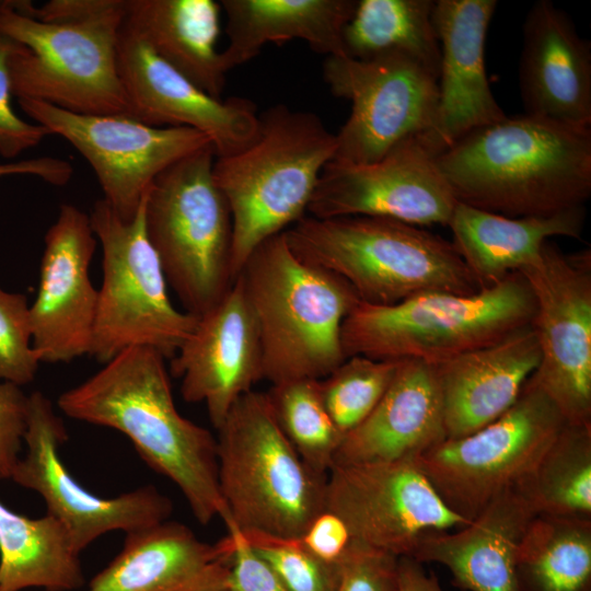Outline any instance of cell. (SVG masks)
<instances>
[{
	"instance_id": "836d02e7",
	"label": "cell",
	"mask_w": 591,
	"mask_h": 591,
	"mask_svg": "<svg viewBox=\"0 0 591 591\" xmlns=\"http://www.w3.org/2000/svg\"><path fill=\"white\" fill-rule=\"evenodd\" d=\"M266 393L281 431L297 453L315 473L327 475L344 437L324 405L318 380L286 381Z\"/></svg>"
},
{
	"instance_id": "277c9868",
	"label": "cell",
	"mask_w": 591,
	"mask_h": 591,
	"mask_svg": "<svg viewBox=\"0 0 591 591\" xmlns=\"http://www.w3.org/2000/svg\"><path fill=\"white\" fill-rule=\"evenodd\" d=\"M303 262L346 281L360 302L392 305L427 292L478 287L452 242L406 222L368 216H304L283 231Z\"/></svg>"
},
{
	"instance_id": "8992f818",
	"label": "cell",
	"mask_w": 591,
	"mask_h": 591,
	"mask_svg": "<svg viewBox=\"0 0 591 591\" xmlns=\"http://www.w3.org/2000/svg\"><path fill=\"white\" fill-rule=\"evenodd\" d=\"M534 313L531 288L515 271L471 294L427 292L392 305L359 302L343 323L341 344L346 358L436 366L531 326Z\"/></svg>"
},
{
	"instance_id": "74e56055",
	"label": "cell",
	"mask_w": 591,
	"mask_h": 591,
	"mask_svg": "<svg viewBox=\"0 0 591 591\" xmlns=\"http://www.w3.org/2000/svg\"><path fill=\"white\" fill-rule=\"evenodd\" d=\"M398 557L355 542L340 564L336 591H397Z\"/></svg>"
},
{
	"instance_id": "f35d334b",
	"label": "cell",
	"mask_w": 591,
	"mask_h": 591,
	"mask_svg": "<svg viewBox=\"0 0 591 591\" xmlns=\"http://www.w3.org/2000/svg\"><path fill=\"white\" fill-rule=\"evenodd\" d=\"M12 48L13 42L0 35V155L4 159H13L53 135L44 126L22 119L11 106L8 59Z\"/></svg>"
},
{
	"instance_id": "4fadbf2b",
	"label": "cell",
	"mask_w": 591,
	"mask_h": 591,
	"mask_svg": "<svg viewBox=\"0 0 591 591\" xmlns=\"http://www.w3.org/2000/svg\"><path fill=\"white\" fill-rule=\"evenodd\" d=\"M323 78L333 95L351 102L349 117L335 134L334 162H375L402 141L425 134L434 120L438 76L407 57L328 56Z\"/></svg>"
},
{
	"instance_id": "7a4b0ae2",
	"label": "cell",
	"mask_w": 591,
	"mask_h": 591,
	"mask_svg": "<svg viewBox=\"0 0 591 591\" xmlns=\"http://www.w3.org/2000/svg\"><path fill=\"white\" fill-rule=\"evenodd\" d=\"M456 201L507 217L586 206L591 126L528 114L476 128L437 157Z\"/></svg>"
},
{
	"instance_id": "603a6c76",
	"label": "cell",
	"mask_w": 591,
	"mask_h": 591,
	"mask_svg": "<svg viewBox=\"0 0 591 591\" xmlns=\"http://www.w3.org/2000/svg\"><path fill=\"white\" fill-rule=\"evenodd\" d=\"M519 85L528 115L591 126V46L549 0L526 13Z\"/></svg>"
},
{
	"instance_id": "ee69618b",
	"label": "cell",
	"mask_w": 591,
	"mask_h": 591,
	"mask_svg": "<svg viewBox=\"0 0 591 591\" xmlns=\"http://www.w3.org/2000/svg\"><path fill=\"white\" fill-rule=\"evenodd\" d=\"M73 174L71 164L62 159L39 157L16 162L0 163V177L32 175L55 186L66 185Z\"/></svg>"
},
{
	"instance_id": "4dcf8cb0",
	"label": "cell",
	"mask_w": 591,
	"mask_h": 591,
	"mask_svg": "<svg viewBox=\"0 0 591 591\" xmlns=\"http://www.w3.org/2000/svg\"><path fill=\"white\" fill-rule=\"evenodd\" d=\"M432 0H359L344 28L345 55L370 60L401 55L439 77L440 44Z\"/></svg>"
},
{
	"instance_id": "d590c367",
	"label": "cell",
	"mask_w": 591,
	"mask_h": 591,
	"mask_svg": "<svg viewBox=\"0 0 591 591\" xmlns=\"http://www.w3.org/2000/svg\"><path fill=\"white\" fill-rule=\"evenodd\" d=\"M244 541L278 576L287 591H336L340 565L325 563L302 548L296 538L241 532Z\"/></svg>"
},
{
	"instance_id": "ffe728a7",
	"label": "cell",
	"mask_w": 591,
	"mask_h": 591,
	"mask_svg": "<svg viewBox=\"0 0 591 591\" xmlns=\"http://www.w3.org/2000/svg\"><path fill=\"white\" fill-rule=\"evenodd\" d=\"M187 403L205 404L218 430L235 402L263 379L256 322L236 277L224 297L197 323L171 359Z\"/></svg>"
},
{
	"instance_id": "5b68a950",
	"label": "cell",
	"mask_w": 591,
	"mask_h": 591,
	"mask_svg": "<svg viewBox=\"0 0 591 591\" xmlns=\"http://www.w3.org/2000/svg\"><path fill=\"white\" fill-rule=\"evenodd\" d=\"M256 138L241 151L216 157L215 184L232 219L233 279L254 250L304 216L336 137L314 113L277 104L258 115Z\"/></svg>"
},
{
	"instance_id": "1f68e13d",
	"label": "cell",
	"mask_w": 591,
	"mask_h": 591,
	"mask_svg": "<svg viewBox=\"0 0 591 591\" xmlns=\"http://www.w3.org/2000/svg\"><path fill=\"white\" fill-rule=\"evenodd\" d=\"M519 591H591V519L536 514L517 551Z\"/></svg>"
},
{
	"instance_id": "52a82bcc",
	"label": "cell",
	"mask_w": 591,
	"mask_h": 591,
	"mask_svg": "<svg viewBox=\"0 0 591 591\" xmlns=\"http://www.w3.org/2000/svg\"><path fill=\"white\" fill-rule=\"evenodd\" d=\"M218 482L227 529L299 537L325 510L327 475L310 468L281 431L266 392L250 391L218 429Z\"/></svg>"
},
{
	"instance_id": "d4e9b609",
	"label": "cell",
	"mask_w": 591,
	"mask_h": 591,
	"mask_svg": "<svg viewBox=\"0 0 591 591\" xmlns=\"http://www.w3.org/2000/svg\"><path fill=\"white\" fill-rule=\"evenodd\" d=\"M541 351L532 326L439 364L447 439L465 437L505 414L536 371Z\"/></svg>"
},
{
	"instance_id": "7bdbcfd3",
	"label": "cell",
	"mask_w": 591,
	"mask_h": 591,
	"mask_svg": "<svg viewBox=\"0 0 591 591\" xmlns=\"http://www.w3.org/2000/svg\"><path fill=\"white\" fill-rule=\"evenodd\" d=\"M125 0H51L40 8L28 1H14V9L46 23L89 20L120 8Z\"/></svg>"
},
{
	"instance_id": "f1b7e54d",
	"label": "cell",
	"mask_w": 591,
	"mask_h": 591,
	"mask_svg": "<svg viewBox=\"0 0 591 591\" xmlns=\"http://www.w3.org/2000/svg\"><path fill=\"white\" fill-rule=\"evenodd\" d=\"M220 12L212 0H128L126 22L162 60L221 99L228 70L217 49Z\"/></svg>"
},
{
	"instance_id": "9a60e30c",
	"label": "cell",
	"mask_w": 591,
	"mask_h": 591,
	"mask_svg": "<svg viewBox=\"0 0 591 591\" xmlns=\"http://www.w3.org/2000/svg\"><path fill=\"white\" fill-rule=\"evenodd\" d=\"M66 439L65 425L51 401L33 392L28 395L26 452L10 479L42 496L47 513L62 523L79 553L111 531L128 533L169 520L173 503L153 486L111 498L84 488L60 460L59 448Z\"/></svg>"
},
{
	"instance_id": "e0dca14e",
	"label": "cell",
	"mask_w": 591,
	"mask_h": 591,
	"mask_svg": "<svg viewBox=\"0 0 591 591\" xmlns=\"http://www.w3.org/2000/svg\"><path fill=\"white\" fill-rule=\"evenodd\" d=\"M456 199L434 154L418 136L368 164L331 161L308 206L309 216H368L413 225H448Z\"/></svg>"
},
{
	"instance_id": "ab89813d",
	"label": "cell",
	"mask_w": 591,
	"mask_h": 591,
	"mask_svg": "<svg viewBox=\"0 0 591 591\" xmlns=\"http://www.w3.org/2000/svg\"><path fill=\"white\" fill-rule=\"evenodd\" d=\"M28 395L0 380V480L10 479L27 428Z\"/></svg>"
},
{
	"instance_id": "6da1fadb",
	"label": "cell",
	"mask_w": 591,
	"mask_h": 591,
	"mask_svg": "<svg viewBox=\"0 0 591 591\" xmlns=\"http://www.w3.org/2000/svg\"><path fill=\"white\" fill-rule=\"evenodd\" d=\"M164 361L154 349L129 347L63 392L58 407L70 418L124 433L152 470L178 487L200 524L216 517L227 524L217 439L179 414Z\"/></svg>"
},
{
	"instance_id": "8d00e7d4",
	"label": "cell",
	"mask_w": 591,
	"mask_h": 591,
	"mask_svg": "<svg viewBox=\"0 0 591 591\" xmlns=\"http://www.w3.org/2000/svg\"><path fill=\"white\" fill-rule=\"evenodd\" d=\"M39 363L32 347L26 296L0 287V380L25 385L34 380Z\"/></svg>"
},
{
	"instance_id": "30bf717a",
	"label": "cell",
	"mask_w": 591,
	"mask_h": 591,
	"mask_svg": "<svg viewBox=\"0 0 591 591\" xmlns=\"http://www.w3.org/2000/svg\"><path fill=\"white\" fill-rule=\"evenodd\" d=\"M146 196L130 221L120 219L104 199L94 204L89 216L103 251L90 356L102 363L135 346L172 359L197 323L196 316L177 310L170 300L147 235Z\"/></svg>"
},
{
	"instance_id": "e575fe53",
	"label": "cell",
	"mask_w": 591,
	"mask_h": 591,
	"mask_svg": "<svg viewBox=\"0 0 591 591\" xmlns=\"http://www.w3.org/2000/svg\"><path fill=\"white\" fill-rule=\"evenodd\" d=\"M397 366L398 361L350 356L318 380L324 405L343 437L373 412L390 386Z\"/></svg>"
},
{
	"instance_id": "44dd1931",
	"label": "cell",
	"mask_w": 591,
	"mask_h": 591,
	"mask_svg": "<svg viewBox=\"0 0 591 591\" xmlns=\"http://www.w3.org/2000/svg\"><path fill=\"white\" fill-rule=\"evenodd\" d=\"M496 8V0L434 1L439 99L431 127L418 138L437 157L472 130L506 116L485 67L486 35Z\"/></svg>"
},
{
	"instance_id": "5bb4252c",
	"label": "cell",
	"mask_w": 591,
	"mask_h": 591,
	"mask_svg": "<svg viewBox=\"0 0 591 591\" xmlns=\"http://www.w3.org/2000/svg\"><path fill=\"white\" fill-rule=\"evenodd\" d=\"M22 111L66 139L89 162L104 200L123 220H132L154 179L187 155L212 146L187 127H154L128 115H83L30 99Z\"/></svg>"
},
{
	"instance_id": "2e32d148",
	"label": "cell",
	"mask_w": 591,
	"mask_h": 591,
	"mask_svg": "<svg viewBox=\"0 0 591 591\" xmlns=\"http://www.w3.org/2000/svg\"><path fill=\"white\" fill-rule=\"evenodd\" d=\"M325 509L343 519L357 543L396 557H410L428 534L470 522L443 502L410 461L334 465Z\"/></svg>"
},
{
	"instance_id": "8fae6325",
	"label": "cell",
	"mask_w": 591,
	"mask_h": 591,
	"mask_svg": "<svg viewBox=\"0 0 591 591\" xmlns=\"http://www.w3.org/2000/svg\"><path fill=\"white\" fill-rule=\"evenodd\" d=\"M567 424L531 375L505 414L465 437L445 439L415 463L443 502L471 521L530 473Z\"/></svg>"
},
{
	"instance_id": "60d3db41",
	"label": "cell",
	"mask_w": 591,
	"mask_h": 591,
	"mask_svg": "<svg viewBox=\"0 0 591 591\" xmlns=\"http://www.w3.org/2000/svg\"><path fill=\"white\" fill-rule=\"evenodd\" d=\"M296 541L306 552L333 565H340L356 542L343 519L327 509Z\"/></svg>"
},
{
	"instance_id": "3957f363",
	"label": "cell",
	"mask_w": 591,
	"mask_h": 591,
	"mask_svg": "<svg viewBox=\"0 0 591 591\" xmlns=\"http://www.w3.org/2000/svg\"><path fill=\"white\" fill-rule=\"evenodd\" d=\"M236 277L256 322L263 379L321 380L346 360L341 327L360 301L341 278L301 260L283 232L260 243Z\"/></svg>"
},
{
	"instance_id": "484cf974",
	"label": "cell",
	"mask_w": 591,
	"mask_h": 591,
	"mask_svg": "<svg viewBox=\"0 0 591 591\" xmlns=\"http://www.w3.org/2000/svg\"><path fill=\"white\" fill-rule=\"evenodd\" d=\"M536 513L515 487L498 495L463 528L422 537L413 555L444 566L468 591H519L515 557Z\"/></svg>"
},
{
	"instance_id": "7402d4cb",
	"label": "cell",
	"mask_w": 591,
	"mask_h": 591,
	"mask_svg": "<svg viewBox=\"0 0 591 591\" xmlns=\"http://www.w3.org/2000/svg\"><path fill=\"white\" fill-rule=\"evenodd\" d=\"M234 542L199 540L175 521L126 533L121 551L86 591H228Z\"/></svg>"
},
{
	"instance_id": "7c38bea8",
	"label": "cell",
	"mask_w": 591,
	"mask_h": 591,
	"mask_svg": "<svg viewBox=\"0 0 591 591\" xmlns=\"http://www.w3.org/2000/svg\"><path fill=\"white\" fill-rule=\"evenodd\" d=\"M519 273L535 301L532 376L568 424H591V251L565 253L548 240Z\"/></svg>"
},
{
	"instance_id": "9c48e42d",
	"label": "cell",
	"mask_w": 591,
	"mask_h": 591,
	"mask_svg": "<svg viewBox=\"0 0 591 591\" xmlns=\"http://www.w3.org/2000/svg\"><path fill=\"white\" fill-rule=\"evenodd\" d=\"M215 150L207 146L177 161L152 183L144 219L167 285L185 312L199 317L229 291L232 219L212 176Z\"/></svg>"
},
{
	"instance_id": "d6986e66",
	"label": "cell",
	"mask_w": 591,
	"mask_h": 591,
	"mask_svg": "<svg viewBox=\"0 0 591 591\" xmlns=\"http://www.w3.org/2000/svg\"><path fill=\"white\" fill-rule=\"evenodd\" d=\"M39 285L30 305L32 347L40 362L90 355L99 290L90 279L97 239L90 217L63 204L45 234Z\"/></svg>"
},
{
	"instance_id": "ba28073f",
	"label": "cell",
	"mask_w": 591,
	"mask_h": 591,
	"mask_svg": "<svg viewBox=\"0 0 591 591\" xmlns=\"http://www.w3.org/2000/svg\"><path fill=\"white\" fill-rule=\"evenodd\" d=\"M2 1L0 35L13 42L8 69L12 95L83 115H128L117 68L119 32L128 0L108 13L46 23Z\"/></svg>"
},
{
	"instance_id": "ac0fdd59",
	"label": "cell",
	"mask_w": 591,
	"mask_h": 591,
	"mask_svg": "<svg viewBox=\"0 0 591 591\" xmlns=\"http://www.w3.org/2000/svg\"><path fill=\"white\" fill-rule=\"evenodd\" d=\"M117 68L130 116L154 127H187L205 134L216 157L236 153L257 136L255 104L215 99L162 60L126 22L119 32Z\"/></svg>"
},
{
	"instance_id": "cb8c5ba5",
	"label": "cell",
	"mask_w": 591,
	"mask_h": 591,
	"mask_svg": "<svg viewBox=\"0 0 591 591\" xmlns=\"http://www.w3.org/2000/svg\"><path fill=\"white\" fill-rule=\"evenodd\" d=\"M447 439L436 367L417 359L399 360L383 397L335 454L334 465L390 461L415 462Z\"/></svg>"
},
{
	"instance_id": "bcb514c9",
	"label": "cell",
	"mask_w": 591,
	"mask_h": 591,
	"mask_svg": "<svg viewBox=\"0 0 591 591\" xmlns=\"http://www.w3.org/2000/svg\"><path fill=\"white\" fill-rule=\"evenodd\" d=\"M1 4H2V1H0V7H1Z\"/></svg>"
},
{
	"instance_id": "b9f144b4",
	"label": "cell",
	"mask_w": 591,
	"mask_h": 591,
	"mask_svg": "<svg viewBox=\"0 0 591 591\" xmlns=\"http://www.w3.org/2000/svg\"><path fill=\"white\" fill-rule=\"evenodd\" d=\"M234 541L228 591H287L271 567L244 541L237 529H229Z\"/></svg>"
},
{
	"instance_id": "d6a6232c",
	"label": "cell",
	"mask_w": 591,
	"mask_h": 591,
	"mask_svg": "<svg viewBox=\"0 0 591 591\" xmlns=\"http://www.w3.org/2000/svg\"><path fill=\"white\" fill-rule=\"evenodd\" d=\"M514 487L536 514L591 519V424H567Z\"/></svg>"
},
{
	"instance_id": "f546056e",
	"label": "cell",
	"mask_w": 591,
	"mask_h": 591,
	"mask_svg": "<svg viewBox=\"0 0 591 591\" xmlns=\"http://www.w3.org/2000/svg\"><path fill=\"white\" fill-rule=\"evenodd\" d=\"M79 554L56 518H28L0 501V591L77 590L84 584Z\"/></svg>"
},
{
	"instance_id": "83f0119b",
	"label": "cell",
	"mask_w": 591,
	"mask_h": 591,
	"mask_svg": "<svg viewBox=\"0 0 591 591\" xmlns=\"http://www.w3.org/2000/svg\"><path fill=\"white\" fill-rule=\"evenodd\" d=\"M228 46L221 51L225 69L247 62L267 43L305 40L328 56L345 55L343 33L356 0H222Z\"/></svg>"
},
{
	"instance_id": "f6af8a7d",
	"label": "cell",
	"mask_w": 591,
	"mask_h": 591,
	"mask_svg": "<svg viewBox=\"0 0 591 591\" xmlns=\"http://www.w3.org/2000/svg\"><path fill=\"white\" fill-rule=\"evenodd\" d=\"M397 591H443L436 576L427 573L413 557H398Z\"/></svg>"
},
{
	"instance_id": "4316f807",
	"label": "cell",
	"mask_w": 591,
	"mask_h": 591,
	"mask_svg": "<svg viewBox=\"0 0 591 591\" xmlns=\"http://www.w3.org/2000/svg\"><path fill=\"white\" fill-rule=\"evenodd\" d=\"M586 218V206L507 217L457 201L448 227L452 244L482 289L534 262L552 237L580 239Z\"/></svg>"
}]
</instances>
